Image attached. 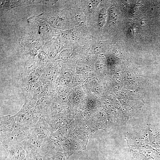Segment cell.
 Listing matches in <instances>:
<instances>
[{
  "label": "cell",
  "instance_id": "cell-12",
  "mask_svg": "<svg viewBox=\"0 0 160 160\" xmlns=\"http://www.w3.org/2000/svg\"><path fill=\"white\" fill-rule=\"evenodd\" d=\"M50 22V24L52 25L55 28H60L61 25V22L58 20L55 17H53L51 18Z\"/></svg>",
  "mask_w": 160,
  "mask_h": 160
},
{
  "label": "cell",
  "instance_id": "cell-1",
  "mask_svg": "<svg viewBox=\"0 0 160 160\" xmlns=\"http://www.w3.org/2000/svg\"><path fill=\"white\" fill-rule=\"evenodd\" d=\"M16 127L30 128L39 119L37 115L28 108L23 107L15 116Z\"/></svg>",
  "mask_w": 160,
  "mask_h": 160
},
{
  "label": "cell",
  "instance_id": "cell-11",
  "mask_svg": "<svg viewBox=\"0 0 160 160\" xmlns=\"http://www.w3.org/2000/svg\"><path fill=\"white\" fill-rule=\"evenodd\" d=\"M75 18L77 22L80 24L84 23L85 20L84 16L80 12H78L75 15Z\"/></svg>",
  "mask_w": 160,
  "mask_h": 160
},
{
  "label": "cell",
  "instance_id": "cell-10",
  "mask_svg": "<svg viewBox=\"0 0 160 160\" xmlns=\"http://www.w3.org/2000/svg\"><path fill=\"white\" fill-rule=\"evenodd\" d=\"M106 16V10L103 9L101 10L99 14V24L101 25H103L105 23Z\"/></svg>",
  "mask_w": 160,
  "mask_h": 160
},
{
  "label": "cell",
  "instance_id": "cell-6",
  "mask_svg": "<svg viewBox=\"0 0 160 160\" xmlns=\"http://www.w3.org/2000/svg\"><path fill=\"white\" fill-rule=\"evenodd\" d=\"M72 90L71 89L66 87H60L58 91V96L60 99L64 100L68 97Z\"/></svg>",
  "mask_w": 160,
  "mask_h": 160
},
{
  "label": "cell",
  "instance_id": "cell-7",
  "mask_svg": "<svg viewBox=\"0 0 160 160\" xmlns=\"http://www.w3.org/2000/svg\"><path fill=\"white\" fill-rule=\"evenodd\" d=\"M73 77V76L70 73H66L60 77L59 82L62 85H67L70 83Z\"/></svg>",
  "mask_w": 160,
  "mask_h": 160
},
{
  "label": "cell",
  "instance_id": "cell-14",
  "mask_svg": "<svg viewBox=\"0 0 160 160\" xmlns=\"http://www.w3.org/2000/svg\"><path fill=\"white\" fill-rule=\"evenodd\" d=\"M99 84H96L94 86L92 89V92L95 94H99L101 91V88Z\"/></svg>",
  "mask_w": 160,
  "mask_h": 160
},
{
  "label": "cell",
  "instance_id": "cell-8",
  "mask_svg": "<svg viewBox=\"0 0 160 160\" xmlns=\"http://www.w3.org/2000/svg\"><path fill=\"white\" fill-rule=\"evenodd\" d=\"M69 101L74 103L77 104L80 101V97L73 90L72 91L68 97Z\"/></svg>",
  "mask_w": 160,
  "mask_h": 160
},
{
  "label": "cell",
  "instance_id": "cell-4",
  "mask_svg": "<svg viewBox=\"0 0 160 160\" xmlns=\"http://www.w3.org/2000/svg\"><path fill=\"white\" fill-rule=\"evenodd\" d=\"M44 140L38 138L32 132L22 143L25 151L34 152L42 150Z\"/></svg>",
  "mask_w": 160,
  "mask_h": 160
},
{
  "label": "cell",
  "instance_id": "cell-5",
  "mask_svg": "<svg viewBox=\"0 0 160 160\" xmlns=\"http://www.w3.org/2000/svg\"><path fill=\"white\" fill-rule=\"evenodd\" d=\"M1 141L16 128L15 116H6L0 119Z\"/></svg>",
  "mask_w": 160,
  "mask_h": 160
},
{
  "label": "cell",
  "instance_id": "cell-3",
  "mask_svg": "<svg viewBox=\"0 0 160 160\" xmlns=\"http://www.w3.org/2000/svg\"><path fill=\"white\" fill-rule=\"evenodd\" d=\"M33 133L39 138L44 140L49 137L50 128L47 122L41 118L31 128Z\"/></svg>",
  "mask_w": 160,
  "mask_h": 160
},
{
  "label": "cell",
  "instance_id": "cell-9",
  "mask_svg": "<svg viewBox=\"0 0 160 160\" xmlns=\"http://www.w3.org/2000/svg\"><path fill=\"white\" fill-rule=\"evenodd\" d=\"M84 79L80 76H77L73 77L70 83L73 87H76L79 85L83 81Z\"/></svg>",
  "mask_w": 160,
  "mask_h": 160
},
{
  "label": "cell",
  "instance_id": "cell-15",
  "mask_svg": "<svg viewBox=\"0 0 160 160\" xmlns=\"http://www.w3.org/2000/svg\"><path fill=\"white\" fill-rule=\"evenodd\" d=\"M96 102L95 100L91 98H89L87 100V104L88 106L90 108L94 107Z\"/></svg>",
  "mask_w": 160,
  "mask_h": 160
},
{
  "label": "cell",
  "instance_id": "cell-13",
  "mask_svg": "<svg viewBox=\"0 0 160 160\" xmlns=\"http://www.w3.org/2000/svg\"><path fill=\"white\" fill-rule=\"evenodd\" d=\"M73 90L80 97H81L84 95V91L82 87L81 86L75 87Z\"/></svg>",
  "mask_w": 160,
  "mask_h": 160
},
{
  "label": "cell",
  "instance_id": "cell-2",
  "mask_svg": "<svg viewBox=\"0 0 160 160\" xmlns=\"http://www.w3.org/2000/svg\"><path fill=\"white\" fill-rule=\"evenodd\" d=\"M32 133L30 128L16 127L1 142L3 145L22 143Z\"/></svg>",
  "mask_w": 160,
  "mask_h": 160
}]
</instances>
